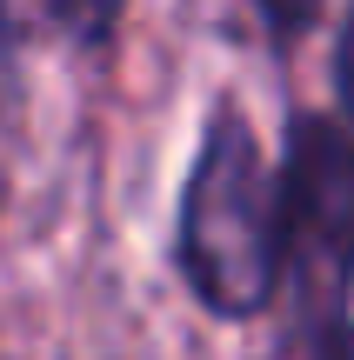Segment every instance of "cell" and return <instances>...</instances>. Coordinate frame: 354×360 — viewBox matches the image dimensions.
<instances>
[{"instance_id": "5b68a950", "label": "cell", "mask_w": 354, "mask_h": 360, "mask_svg": "<svg viewBox=\"0 0 354 360\" xmlns=\"http://www.w3.org/2000/svg\"><path fill=\"white\" fill-rule=\"evenodd\" d=\"M334 87H341L348 127H354V13H348V27H341V47H334Z\"/></svg>"}, {"instance_id": "7a4b0ae2", "label": "cell", "mask_w": 354, "mask_h": 360, "mask_svg": "<svg viewBox=\"0 0 354 360\" xmlns=\"http://www.w3.org/2000/svg\"><path fill=\"white\" fill-rule=\"evenodd\" d=\"M274 187H281V274L301 294V314L328 334L334 321H348L354 294V141L321 114L294 120Z\"/></svg>"}, {"instance_id": "8992f818", "label": "cell", "mask_w": 354, "mask_h": 360, "mask_svg": "<svg viewBox=\"0 0 354 360\" xmlns=\"http://www.w3.org/2000/svg\"><path fill=\"white\" fill-rule=\"evenodd\" d=\"M328 360H354V321H334L328 327Z\"/></svg>"}, {"instance_id": "277c9868", "label": "cell", "mask_w": 354, "mask_h": 360, "mask_svg": "<svg viewBox=\"0 0 354 360\" xmlns=\"http://www.w3.org/2000/svg\"><path fill=\"white\" fill-rule=\"evenodd\" d=\"M261 13L274 20V34H301V27L321 13V0H261Z\"/></svg>"}, {"instance_id": "3957f363", "label": "cell", "mask_w": 354, "mask_h": 360, "mask_svg": "<svg viewBox=\"0 0 354 360\" xmlns=\"http://www.w3.org/2000/svg\"><path fill=\"white\" fill-rule=\"evenodd\" d=\"M7 20L61 47H101L120 20V0H7Z\"/></svg>"}, {"instance_id": "52a82bcc", "label": "cell", "mask_w": 354, "mask_h": 360, "mask_svg": "<svg viewBox=\"0 0 354 360\" xmlns=\"http://www.w3.org/2000/svg\"><path fill=\"white\" fill-rule=\"evenodd\" d=\"M7 40H13V20H7V0H0V94H7Z\"/></svg>"}, {"instance_id": "6da1fadb", "label": "cell", "mask_w": 354, "mask_h": 360, "mask_svg": "<svg viewBox=\"0 0 354 360\" xmlns=\"http://www.w3.org/2000/svg\"><path fill=\"white\" fill-rule=\"evenodd\" d=\"M181 274L214 314L254 321L281 287V187L241 114H214L181 200Z\"/></svg>"}]
</instances>
